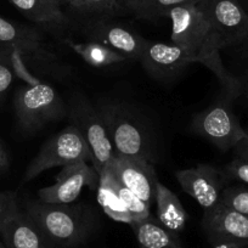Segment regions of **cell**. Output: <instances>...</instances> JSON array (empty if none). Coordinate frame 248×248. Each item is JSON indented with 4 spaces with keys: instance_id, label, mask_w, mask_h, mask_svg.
<instances>
[{
    "instance_id": "cell-3",
    "label": "cell",
    "mask_w": 248,
    "mask_h": 248,
    "mask_svg": "<svg viewBox=\"0 0 248 248\" xmlns=\"http://www.w3.org/2000/svg\"><path fill=\"white\" fill-rule=\"evenodd\" d=\"M95 107L104 121L114 154L156 163V140L144 116L130 105L117 100H101Z\"/></svg>"
},
{
    "instance_id": "cell-2",
    "label": "cell",
    "mask_w": 248,
    "mask_h": 248,
    "mask_svg": "<svg viewBox=\"0 0 248 248\" xmlns=\"http://www.w3.org/2000/svg\"><path fill=\"white\" fill-rule=\"evenodd\" d=\"M22 209L60 248L79 247L94 233L97 217L87 204L47 203L26 199Z\"/></svg>"
},
{
    "instance_id": "cell-27",
    "label": "cell",
    "mask_w": 248,
    "mask_h": 248,
    "mask_svg": "<svg viewBox=\"0 0 248 248\" xmlns=\"http://www.w3.org/2000/svg\"><path fill=\"white\" fill-rule=\"evenodd\" d=\"M84 11L100 14V15H113L123 9V0H83Z\"/></svg>"
},
{
    "instance_id": "cell-8",
    "label": "cell",
    "mask_w": 248,
    "mask_h": 248,
    "mask_svg": "<svg viewBox=\"0 0 248 248\" xmlns=\"http://www.w3.org/2000/svg\"><path fill=\"white\" fill-rule=\"evenodd\" d=\"M0 49H14L30 57L38 72H57V55L38 28L0 16Z\"/></svg>"
},
{
    "instance_id": "cell-15",
    "label": "cell",
    "mask_w": 248,
    "mask_h": 248,
    "mask_svg": "<svg viewBox=\"0 0 248 248\" xmlns=\"http://www.w3.org/2000/svg\"><path fill=\"white\" fill-rule=\"evenodd\" d=\"M139 62L155 79L168 82L194 63L191 57L175 44L149 42Z\"/></svg>"
},
{
    "instance_id": "cell-35",
    "label": "cell",
    "mask_w": 248,
    "mask_h": 248,
    "mask_svg": "<svg viewBox=\"0 0 248 248\" xmlns=\"http://www.w3.org/2000/svg\"><path fill=\"white\" fill-rule=\"evenodd\" d=\"M245 248H248V245H247V246H246V247H245Z\"/></svg>"
},
{
    "instance_id": "cell-21",
    "label": "cell",
    "mask_w": 248,
    "mask_h": 248,
    "mask_svg": "<svg viewBox=\"0 0 248 248\" xmlns=\"http://www.w3.org/2000/svg\"><path fill=\"white\" fill-rule=\"evenodd\" d=\"M99 176V183L102 184V185H106L107 187H109V189L121 199L122 203L124 204V207H125L127 211L129 212L133 221L147 218L149 216H151V212H150V208H151V207H149L144 201H141L134 192H132L128 189L127 186H124L123 184L112 174L111 170H108V169L106 168Z\"/></svg>"
},
{
    "instance_id": "cell-18",
    "label": "cell",
    "mask_w": 248,
    "mask_h": 248,
    "mask_svg": "<svg viewBox=\"0 0 248 248\" xmlns=\"http://www.w3.org/2000/svg\"><path fill=\"white\" fill-rule=\"evenodd\" d=\"M156 206L157 220L164 228L175 233L184 231L187 221V213L178 196L159 181L156 189Z\"/></svg>"
},
{
    "instance_id": "cell-17",
    "label": "cell",
    "mask_w": 248,
    "mask_h": 248,
    "mask_svg": "<svg viewBox=\"0 0 248 248\" xmlns=\"http://www.w3.org/2000/svg\"><path fill=\"white\" fill-rule=\"evenodd\" d=\"M129 225L140 248H184L178 233L164 228L152 214Z\"/></svg>"
},
{
    "instance_id": "cell-11",
    "label": "cell",
    "mask_w": 248,
    "mask_h": 248,
    "mask_svg": "<svg viewBox=\"0 0 248 248\" xmlns=\"http://www.w3.org/2000/svg\"><path fill=\"white\" fill-rule=\"evenodd\" d=\"M175 178L181 189L192 197L204 211L214 208L221 202L226 176L212 164H199L194 168L178 170Z\"/></svg>"
},
{
    "instance_id": "cell-12",
    "label": "cell",
    "mask_w": 248,
    "mask_h": 248,
    "mask_svg": "<svg viewBox=\"0 0 248 248\" xmlns=\"http://www.w3.org/2000/svg\"><path fill=\"white\" fill-rule=\"evenodd\" d=\"M107 169L147 206L156 203L158 179L154 163L135 157L114 155Z\"/></svg>"
},
{
    "instance_id": "cell-22",
    "label": "cell",
    "mask_w": 248,
    "mask_h": 248,
    "mask_svg": "<svg viewBox=\"0 0 248 248\" xmlns=\"http://www.w3.org/2000/svg\"><path fill=\"white\" fill-rule=\"evenodd\" d=\"M201 0H123V9L137 17L156 20L166 17L170 9L186 4H199Z\"/></svg>"
},
{
    "instance_id": "cell-32",
    "label": "cell",
    "mask_w": 248,
    "mask_h": 248,
    "mask_svg": "<svg viewBox=\"0 0 248 248\" xmlns=\"http://www.w3.org/2000/svg\"><path fill=\"white\" fill-rule=\"evenodd\" d=\"M63 1L68 3L72 8L77 9V10L84 11V4H83V0H63Z\"/></svg>"
},
{
    "instance_id": "cell-9",
    "label": "cell",
    "mask_w": 248,
    "mask_h": 248,
    "mask_svg": "<svg viewBox=\"0 0 248 248\" xmlns=\"http://www.w3.org/2000/svg\"><path fill=\"white\" fill-rule=\"evenodd\" d=\"M197 5L224 49L248 43V15L238 0H201Z\"/></svg>"
},
{
    "instance_id": "cell-16",
    "label": "cell",
    "mask_w": 248,
    "mask_h": 248,
    "mask_svg": "<svg viewBox=\"0 0 248 248\" xmlns=\"http://www.w3.org/2000/svg\"><path fill=\"white\" fill-rule=\"evenodd\" d=\"M0 238L8 248H60L23 209L0 231Z\"/></svg>"
},
{
    "instance_id": "cell-13",
    "label": "cell",
    "mask_w": 248,
    "mask_h": 248,
    "mask_svg": "<svg viewBox=\"0 0 248 248\" xmlns=\"http://www.w3.org/2000/svg\"><path fill=\"white\" fill-rule=\"evenodd\" d=\"M88 40L101 43L111 49L121 52L128 60L139 61L149 40L133 32L119 23L107 21L106 18L93 20L83 27Z\"/></svg>"
},
{
    "instance_id": "cell-26",
    "label": "cell",
    "mask_w": 248,
    "mask_h": 248,
    "mask_svg": "<svg viewBox=\"0 0 248 248\" xmlns=\"http://www.w3.org/2000/svg\"><path fill=\"white\" fill-rule=\"evenodd\" d=\"M15 78L10 49H0V99H3Z\"/></svg>"
},
{
    "instance_id": "cell-30",
    "label": "cell",
    "mask_w": 248,
    "mask_h": 248,
    "mask_svg": "<svg viewBox=\"0 0 248 248\" xmlns=\"http://www.w3.org/2000/svg\"><path fill=\"white\" fill-rule=\"evenodd\" d=\"M9 166H10L9 155L4 149L3 144L0 142V171H6L9 169Z\"/></svg>"
},
{
    "instance_id": "cell-5",
    "label": "cell",
    "mask_w": 248,
    "mask_h": 248,
    "mask_svg": "<svg viewBox=\"0 0 248 248\" xmlns=\"http://www.w3.org/2000/svg\"><path fill=\"white\" fill-rule=\"evenodd\" d=\"M67 116L70 124L77 128L87 141L93 155V166L100 175L116 154L99 111L84 95L75 94L67 105Z\"/></svg>"
},
{
    "instance_id": "cell-33",
    "label": "cell",
    "mask_w": 248,
    "mask_h": 248,
    "mask_svg": "<svg viewBox=\"0 0 248 248\" xmlns=\"http://www.w3.org/2000/svg\"><path fill=\"white\" fill-rule=\"evenodd\" d=\"M238 1H240L241 5L243 6V9H245L246 13H247L248 15V0H238Z\"/></svg>"
},
{
    "instance_id": "cell-29",
    "label": "cell",
    "mask_w": 248,
    "mask_h": 248,
    "mask_svg": "<svg viewBox=\"0 0 248 248\" xmlns=\"http://www.w3.org/2000/svg\"><path fill=\"white\" fill-rule=\"evenodd\" d=\"M246 137L237 142L233 147L235 158L248 162V128H246Z\"/></svg>"
},
{
    "instance_id": "cell-31",
    "label": "cell",
    "mask_w": 248,
    "mask_h": 248,
    "mask_svg": "<svg viewBox=\"0 0 248 248\" xmlns=\"http://www.w3.org/2000/svg\"><path fill=\"white\" fill-rule=\"evenodd\" d=\"M247 245L246 242H224L214 245L212 248H245Z\"/></svg>"
},
{
    "instance_id": "cell-24",
    "label": "cell",
    "mask_w": 248,
    "mask_h": 248,
    "mask_svg": "<svg viewBox=\"0 0 248 248\" xmlns=\"http://www.w3.org/2000/svg\"><path fill=\"white\" fill-rule=\"evenodd\" d=\"M221 202L225 206L248 216V185L228 186L223 190Z\"/></svg>"
},
{
    "instance_id": "cell-28",
    "label": "cell",
    "mask_w": 248,
    "mask_h": 248,
    "mask_svg": "<svg viewBox=\"0 0 248 248\" xmlns=\"http://www.w3.org/2000/svg\"><path fill=\"white\" fill-rule=\"evenodd\" d=\"M226 179L240 181V183L248 185V162L242 159L235 158L225 167L223 171Z\"/></svg>"
},
{
    "instance_id": "cell-14",
    "label": "cell",
    "mask_w": 248,
    "mask_h": 248,
    "mask_svg": "<svg viewBox=\"0 0 248 248\" xmlns=\"http://www.w3.org/2000/svg\"><path fill=\"white\" fill-rule=\"evenodd\" d=\"M201 224L213 246L224 242L248 243V216L225 206L223 202L204 211Z\"/></svg>"
},
{
    "instance_id": "cell-1",
    "label": "cell",
    "mask_w": 248,
    "mask_h": 248,
    "mask_svg": "<svg viewBox=\"0 0 248 248\" xmlns=\"http://www.w3.org/2000/svg\"><path fill=\"white\" fill-rule=\"evenodd\" d=\"M171 22V42L180 46L194 62L206 66L214 73L223 88V95L236 99L243 92V85L223 63L220 39L212 28L203 11L197 4H186L170 9L166 16Z\"/></svg>"
},
{
    "instance_id": "cell-25",
    "label": "cell",
    "mask_w": 248,
    "mask_h": 248,
    "mask_svg": "<svg viewBox=\"0 0 248 248\" xmlns=\"http://www.w3.org/2000/svg\"><path fill=\"white\" fill-rule=\"evenodd\" d=\"M17 195L13 191H0V231L20 212Z\"/></svg>"
},
{
    "instance_id": "cell-7",
    "label": "cell",
    "mask_w": 248,
    "mask_h": 248,
    "mask_svg": "<svg viewBox=\"0 0 248 248\" xmlns=\"http://www.w3.org/2000/svg\"><path fill=\"white\" fill-rule=\"evenodd\" d=\"M191 130L224 152L233 149L246 137L245 128L232 109V99L223 94L211 106L194 117Z\"/></svg>"
},
{
    "instance_id": "cell-4",
    "label": "cell",
    "mask_w": 248,
    "mask_h": 248,
    "mask_svg": "<svg viewBox=\"0 0 248 248\" xmlns=\"http://www.w3.org/2000/svg\"><path fill=\"white\" fill-rule=\"evenodd\" d=\"M14 106L18 127L28 134L67 116V105L51 85L44 82L20 88Z\"/></svg>"
},
{
    "instance_id": "cell-19",
    "label": "cell",
    "mask_w": 248,
    "mask_h": 248,
    "mask_svg": "<svg viewBox=\"0 0 248 248\" xmlns=\"http://www.w3.org/2000/svg\"><path fill=\"white\" fill-rule=\"evenodd\" d=\"M28 20L43 26H65L67 18L60 8V0H9Z\"/></svg>"
},
{
    "instance_id": "cell-34",
    "label": "cell",
    "mask_w": 248,
    "mask_h": 248,
    "mask_svg": "<svg viewBox=\"0 0 248 248\" xmlns=\"http://www.w3.org/2000/svg\"><path fill=\"white\" fill-rule=\"evenodd\" d=\"M0 248H8V247H6L5 243H4L3 241H1V238H0Z\"/></svg>"
},
{
    "instance_id": "cell-10",
    "label": "cell",
    "mask_w": 248,
    "mask_h": 248,
    "mask_svg": "<svg viewBox=\"0 0 248 248\" xmlns=\"http://www.w3.org/2000/svg\"><path fill=\"white\" fill-rule=\"evenodd\" d=\"M99 174L88 162L79 161L62 167L55 178V183L38 191V199L47 203L70 204L79 197L80 192L88 186L94 190L99 185Z\"/></svg>"
},
{
    "instance_id": "cell-20",
    "label": "cell",
    "mask_w": 248,
    "mask_h": 248,
    "mask_svg": "<svg viewBox=\"0 0 248 248\" xmlns=\"http://www.w3.org/2000/svg\"><path fill=\"white\" fill-rule=\"evenodd\" d=\"M66 44L73 50L77 55H79L85 63L96 68L111 67V66L118 65L122 62L127 61V57L121 52L111 49L107 45L101 43L87 40L84 43H75L67 39Z\"/></svg>"
},
{
    "instance_id": "cell-23",
    "label": "cell",
    "mask_w": 248,
    "mask_h": 248,
    "mask_svg": "<svg viewBox=\"0 0 248 248\" xmlns=\"http://www.w3.org/2000/svg\"><path fill=\"white\" fill-rule=\"evenodd\" d=\"M99 201L100 203H101L102 208H104L105 213H106L109 218L127 224H130L133 221L129 212L127 211V208L124 207L123 203H122L121 199H119L109 187H107L106 185H102V184L100 183Z\"/></svg>"
},
{
    "instance_id": "cell-6",
    "label": "cell",
    "mask_w": 248,
    "mask_h": 248,
    "mask_svg": "<svg viewBox=\"0 0 248 248\" xmlns=\"http://www.w3.org/2000/svg\"><path fill=\"white\" fill-rule=\"evenodd\" d=\"M79 161L93 163V155L82 134L70 124L44 142L26 169L22 183L33 180L47 169L65 167Z\"/></svg>"
}]
</instances>
